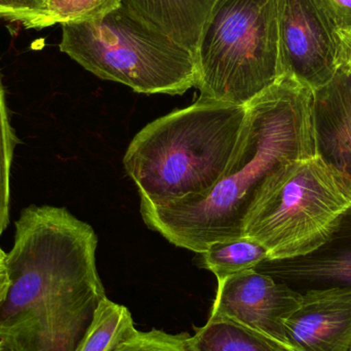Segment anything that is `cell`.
Segmentation results:
<instances>
[{"label": "cell", "instance_id": "6da1fadb", "mask_svg": "<svg viewBox=\"0 0 351 351\" xmlns=\"http://www.w3.org/2000/svg\"><path fill=\"white\" fill-rule=\"evenodd\" d=\"M14 226L0 297V339L16 351H75L106 297L98 237L67 208L31 204Z\"/></svg>", "mask_w": 351, "mask_h": 351}, {"label": "cell", "instance_id": "7a4b0ae2", "mask_svg": "<svg viewBox=\"0 0 351 351\" xmlns=\"http://www.w3.org/2000/svg\"><path fill=\"white\" fill-rule=\"evenodd\" d=\"M313 90L284 75L247 104L239 147L222 179L204 197L166 208L141 204L148 228L173 245L204 253L216 241L243 237L245 221L272 175L317 156Z\"/></svg>", "mask_w": 351, "mask_h": 351}, {"label": "cell", "instance_id": "3957f363", "mask_svg": "<svg viewBox=\"0 0 351 351\" xmlns=\"http://www.w3.org/2000/svg\"><path fill=\"white\" fill-rule=\"evenodd\" d=\"M247 115V105L196 101L148 123L123 158L141 204L166 208L206 196L230 165Z\"/></svg>", "mask_w": 351, "mask_h": 351}, {"label": "cell", "instance_id": "277c9868", "mask_svg": "<svg viewBox=\"0 0 351 351\" xmlns=\"http://www.w3.org/2000/svg\"><path fill=\"white\" fill-rule=\"evenodd\" d=\"M60 51L141 94L183 95L197 82L194 53L123 3L98 20L62 25Z\"/></svg>", "mask_w": 351, "mask_h": 351}, {"label": "cell", "instance_id": "5b68a950", "mask_svg": "<svg viewBox=\"0 0 351 351\" xmlns=\"http://www.w3.org/2000/svg\"><path fill=\"white\" fill-rule=\"evenodd\" d=\"M194 57L197 101L247 106L284 76L278 0H216Z\"/></svg>", "mask_w": 351, "mask_h": 351}, {"label": "cell", "instance_id": "8992f818", "mask_svg": "<svg viewBox=\"0 0 351 351\" xmlns=\"http://www.w3.org/2000/svg\"><path fill=\"white\" fill-rule=\"evenodd\" d=\"M350 206L348 178L317 156L295 160L268 180L243 237L267 250V261L303 257L328 241Z\"/></svg>", "mask_w": 351, "mask_h": 351}, {"label": "cell", "instance_id": "52a82bcc", "mask_svg": "<svg viewBox=\"0 0 351 351\" xmlns=\"http://www.w3.org/2000/svg\"><path fill=\"white\" fill-rule=\"evenodd\" d=\"M282 75L311 90L325 86L339 68L341 38L317 0H278Z\"/></svg>", "mask_w": 351, "mask_h": 351}, {"label": "cell", "instance_id": "ba28073f", "mask_svg": "<svg viewBox=\"0 0 351 351\" xmlns=\"http://www.w3.org/2000/svg\"><path fill=\"white\" fill-rule=\"evenodd\" d=\"M302 294L269 274L245 270L218 282L213 317L232 319L261 334L285 351H294L286 323Z\"/></svg>", "mask_w": 351, "mask_h": 351}, {"label": "cell", "instance_id": "9c48e42d", "mask_svg": "<svg viewBox=\"0 0 351 351\" xmlns=\"http://www.w3.org/2000/svg\"><path fill=\"white\" fill-rule=\"evenodd\" d=\"M285 328L294 351H350L351 287L302 293Z\"/></svg>", "mask_w": 351, "mask_h": 351}, {"label": "cell", "instance_id": "30bf717a", "mask_svg": "<svg viewBox=\"0 0 351 351\" xmlns=\"http://www.w3.org/2000/svg\"><path fill=\"white\" fill-rule=\"evenodd\" d=\"M259 271L297 292L351 287V206L328 241L313 253L294 259L264 261Z\"/></svg>", "mask_w": 351, "mask_h": 351}, {"label": "cell", "instance_id": "8fae6325", "mask_svg": "<svg viewBox=\"0 0 351 351\" xmlns=\"http://www.w3.org/2000/svg\"><path fill=\"white\" fill-rule=\"evenodd\" d=\"M311 115L317 156L351 182L350 70L313 90Z\"/></svg>", "mask_w": 351, "mask_h": 351}, {"label": "cell", "instance_id": "7c38bea8", "mask_svg": "<svg viewBox=\"0 0 351 351\" xmlns=\"http://www.w3.org/2000/svg\"><path fill=\"white\" fill-rule=\"evenodd\" d=\"M154 28L194 53L216 0H121Z\"/></svg>", "mask_w": 351, "mask_h": 351}, {"label": "cell", "instance_id": "4fadbf2b", "mask_svg": "<svg viewBox=\"0 0 351 351\" xmlns=\"http://www.w3.org/2000/svg\"><path fill=\"white\" fill-rule=\"evenodd\" d=\"M190 346L192 351H285L232 319L213 315L190 336Z\"/></svg>", "mask_w": 351, "mask_h": 351}, {"label": "cell", "instance_id": "5bb4252c", "mask_svg": "<svg viewBox=\"0 0 351 351\" xmlns=\"http://www.w3.org/2000/svg\"><path fill=\"white\" fill-rule=\"evenodd\" d=\"M202 255L204 267L215 274L218 282L245 270L256 269L268 260L267 250L245 237L216 241Z\"/></svg>", "mask_w": 351, "mask_h": 351}, {"label": "cell", "instance_id": "9a60e30c", "mask_svg": "<svg viewBox=\"0 0 351 351\" xmlns=\"http://www.w3.org/2000/svg\"><path fill=\"white\" fill-rule=\"evenodd\" d=\"M135 330L129 309L106 296L96 309L92 323L75 351H113Z\"/></svg>", "mask_w": 351, "mask_h": 351}, {"label": "cell", "instance_id": "2e32d148", "mask_svg": "<svg viewBox=\"0 0 351 351\" xmlns=\"http://www.w3.org/2000/svg\"><path fill=\"white\" fill-rule=\"evenodd\" d=\"M121 0H43V10L32 29L103 18L121 5Z\"/></svg>", "mask_w": 351, "mask_h": 351}, {"label": "cell", "instance_id": "e0dca14e", "mask_svg": "<svg viewBox=\"0 0 351 351\" xmlns=\"http://www.w3.org/2000/svg\"><path fill=\"white\" fill-rule=\"evenodd\" d=\"M18 143L0 77V237L10 224V170Z\"/></svg>", "mask_w": 351, "mask_h": 351}, {"label": "cell", "instance_id": "ac0fdd59", "mask_svg": "<svg viewBox=\"0 0 351 351\" xmlns=\"http://www.w3.org/2000/svg\"><path fill=\"white\" fill-rule=\"evenodd\" d=\"M113 351H192L187 333L169 334L160 330L142 332L137 329Z\"/></svg>", "mask_w": 351, "mask_h": 351}, {"label": "cell", "instance_id": "d6986e66", "mask_svg": "<svg viewBox=\"0 0 351 351\" xmlns=\"http://www.w3.org/2000/svg\"><path fill=\"white\" fill-rule=\"evenodd\" d=\"M43 0H0V19L32 29L43 14Z\"/></svg>", "mask_w": 351, "mask_h": 351}, {"label": "cell", "instance_id": "ffe728a7", "mask_svg": "<svg viewBox=\"0 0 351 351\" xmlns=\"http://www.w3.org/2000/svg\"><path fill=\"white\" fill-rule=\"evenodd\" d=\"M339 34L351 33V0H317Z\"/></svg>", "mask_w": 351, "mask_h": 351}, {"label": "cell", "instance_id": "44dd1931", "mask_svg": "<svg viewBox=\"0 0 351 351\" xmlns=\"http://www.w3.org/2000/svg\"><path fill=\"white\" fill-rule=\"evenodd\" d=\"M341 45H340L339 68L351 71V33L340 34Z\"/></svg>", "mask_w": 351, "mask_h": 351}, {"label": "cell", "instance_id": "7402d4cb", "mask_svg": "<svg viewBox=\"0 0 351 351\" xmlns=\"http://www.w3.org/2000/svg\"><path fill=\"white\" fill-rule=\"evenodd\" d=\"M6 255L8 254L0 247V297L8 286V268H6Z\"/></svg>", "mask_w": 351, "mask_h": 351}, {"label": "cell", "instance_id": "603a6c76", "mask_svg": "<svg viewBox=\"0 0 351 351\" xmlns=\"http://www.w3.org/2000/svg\"><path fill=\"white\" fill-rule=\"evenodd\" d=\"M0 351H16V350L8 340L0 339Z\"/></svg>", "mask_w": 351, "mask_h": 351}, {"label": "cell", "instance_id": "cb8c5ba5", "mask_svg": "<svg viewBox=\"0 0 351 351\" xmlns=\"http://www.w3.org/2000/svg\"><path fill=\"white\" fill-rule=\"evenodd\" d=\"M350 351H351V350H350Z\"/></svg>", "mask_w": 351, "mask_h": 351}]
</instances>
